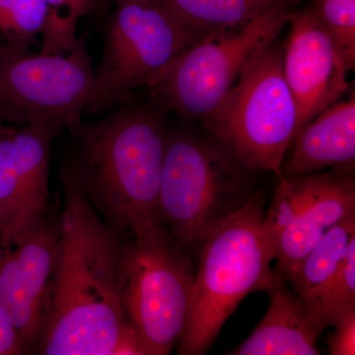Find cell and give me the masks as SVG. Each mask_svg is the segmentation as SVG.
I'll list each match as a JSON object with an SVG mask.
<instances>
[{"label":"cell","instance_id":"cell-1","mask_svg":"<svg viewBox=\"0 0 355 355\" xmlns=\"http://www.w3.org/2000/svg\"><path fill=\"white\" fill-rule=\"evenodd\" d=\"M64 207L51 309L39 354L112 355L130 324L118 287L119 233L96 211L64 165Z\"/></svg>","mask_w":355,"mask_h":355},{"label":"cell","instance_id":"cell-2","mask_svg":"<svg viewBox=\"0 0 355 355\" xmlns=\"http://www.w3.org/2000/svg\"><path fill=\"white\" fill-rule=\"evenodd\" d=\"M69 132V170L107 225L141 233L162 226L159 189L170 125L167 112L135 97ZM163 227V226H162Z\"/></svg>","mask_w":355,"mask_h":355},{"label":"cell","instance_id":"cell-3","mask_svg":"<svg viewBox=\"0 0 355 355\" xmlns=\"http://www.w3.org/2000/svg\"><path fill=\"white\" fill-rule=\"evenodd\" d=\"M209 133L170 125L159 189V218L184 253L198 257L258 189L254 175Z\"/></svg>","mask_w":355,"mask_h":355},{"label":"cell","instance_id":"cell-4","mask_svg":"<svg viewBox=\"0 0 355 355\" xmlns=\"http://www.w3.org/2000/svg\"><path fill=\"white\" fill-rule=\"evenodd\" d=\"M266 209L265 196L257 190L202 245L178 354H207L244 298L272 286L277 272L263 233Z\"/></svg>","mask_w":355,"mask_h":355},{"label":"cell","instance_id":"cell-5","mask_svg":"<svg viewBox=\"0 0 355 355\" xmlns=\"http://www.w3.org/2000/svg\"><path fill=\"white\" fill-rule=\"evenodd\" d=\"M277 40L247 65L234 86L202 121L205 132L252 171L282 179V165L298 132L297 107L282 70Z\"/></svg>","mask_w":355,"mask_h":355},{"label":"cell","instance_id":"cell-6","mask_svg":"<svg viewBox=\"0 0 355 355\" xmlns=\"http://www.w3.org/2000/svg\"><path fill=\"white\" fill-rule=\"evenodd\" d=\"M193 259L162 226L141 233H119V294L146 355L170 354L181 338L195 282Z\"/></svg>","mask_w":355,"mask_h":355},{"label":"cell","instance_id":"cell-7","mask_svg":"<svg viewBox=\"0 0 355 355\" xmlns=\"http://www.w3.org/2000/svg\"><path fill=\"white\" fill-rule=\"evenodd\" d=\"M103 31L95 70L94 99L85 114L102 116L153 87L164 70L202 35L184 24L158 0H114Z\"/></svg>","mask_w":355,"mask_h":355},{"label":"cell","instance_id":"cell-8","mask_svg":"<svg viewBox=\"0 0 355 355\" xmlns=\"http://www.w3.org/2000/svg\"><path fill=\"white\" fill-rule=\"evenodd\" d=\"M288 9H275L245 24L205 35L173 60L150 90L166 112L190 120L207 118L247 65L279 38Z\"/></svg>","mask_w":355,"mask_h":355},{"label":"cell","instance_id":"cell-9","mask_svg":"<svg viewBox=\"0 0 355 355\" xmlns=\"http://www.w3.org/2000/svg\"><path fill=\"white\" fill-rule=\"evenodd\" d=\"M96 74L84 42L64 53H32L0 41V123L76 127L94 99Z\"/></svg>","mask_w":355,"mask_h":355},{"label":"cell","instance_id":"cell-10","mask_svg":"<svg viewBox=\"0 0 355 355\" xmlns=\"http://www.w3.org/2000/svg\"><path fill=\"white\" fill-rule=\"evenodd\" d=\"M355 216L354 169L282 178L266 209L263 233L277 270L286 275L326 233Z\"/></svg>","mask_w":355,"mask_h":355},{"label":"cell","instance_id":"cell-11","mask_svg":"<svg viewBox=\"0 0 355 355\" xmlns=\"http://www.w3.org/2000/svg\"><path fill=\"white\" fill-rule=\"evenodd\" d=\"M287 24L282 70L297 107L299 132L349 90V70L310 3L293 9Z\"/></svg>","mask_w":355,"mask_h":355},{"label":"cell","instance_id":"cell-12","mask_svg":"<svg viewBox=\"0 0 355 355\" xmlns=\"http://www.w3.org/2000/svg\"><path fill=\"white\" fill-rule=\"evenodd\" d=\"M291 146V157L282 165V178L354 169V94L318 114L299 130Z\"/></svg>","mask_w":355,"mask_h":355},{"label":"cell","instance_id":"cell-13","mask_svg":"<svg viewBox=\"0 0 355 355\" xmlns=\"http://www.w3.org/2000/svg\"><path fill=\"white\" fill-rule=\"evenodd\" d=\"M270 304L251 335L231 350L233 355H318V338L324 330L292 287L277 272L266 291Z\"/></svg>","mask_w":355,"mask_h":355},{"label":"cell","instance_id":"cell-14","mask_svg":"<svg viewBox=\"0 0 355 355\" xmlns=\"http://www.w3.org/2000/svg\"><path fill=\"white\" fill-rule=\"evenodd\" d=\"M60 132H62L60 128L46 121H34L15 127L14 139L17 148L21 183L16 236L32 222L46 216L48 211L51 146Z\"/></svg>","mask_w":355,"mask_h":355},{"label":"cell","instance_id":"cell-15","mask_svg":"<svg viewBox=\"0 0 355 355\" xmlns=\"http://www.w3.org/2000/svg\"><path fill=\"white\" fill-rule=\"evenodd\" d=\"M60 221L44 216L20 231L12 247L26 282L49 318L60 245Z\"/></svg>","mask_w":355,"mask_h":355},{"label":"cell","instance_id":"cell-16","mask_svg":"<svg viewBox=\"0 0 355 355\" xmlns=\"http://www.w3.org/2000/svg\"><path fill=\"white\" fill-rule=\"evenodd\" d=\"M191 30L209 33L245 24L275 10H293L304 0H158Z\"/></svg>","mask_w":355,"mask_h":355},{"label":"cell","instance_id":"cell-17","mask_svg":"<svg viewBox=\"0 0 355 355\" xmlns=\"http://www.w3.org/2000/svg\"><path fill=\"white\" fill-rule=\"evenodd\" d=\"M355 238V216L331 227L321 241L286 275H282L306 307L312 304L335 277Z\"/></svg>","mask_w":355,"mask_h":355},{"label":"cell","instance_id":"cell-18","mask_svg":"<svg viewBox=\"0 0 355 355\" xmlns=\"http://www.w3.org/2000/svg\"><path fill=\"white\" fill-rule=\"evenodd\" d=\"M0 308L31 352L41 340L48 316L30 291L11 246L0 247Z\"/></svg>","mask_w":355,"mask_h":355},{"label":"cell","instance_id":"cell-19","mask_svg":"<svg viewBox=\"0 0 355 355\" xmlns=\"http://www.w3.org/2000/svg\"><path fill=\"white\" fill-rule=\"evenodd\" d=\"M14 125L0 123V247L10 246L17 234L21 183Z\"/></svg>","mask_w":355,"mask_h":355},{"label":"cell","instance_id":"cell-20","mask_svg":"<svg viewBox=\"0 0 355 355\" xmlns=\"http://www.w3.org/2000/svg\"><path fill=\"white\" fill-rule=\"evenodd\" d=\"M306 308L324 331L335 326L347 311L355 308V238L335 277L319 297Z\"/></svg>","mask_w":355,"mask_h":355},{"label":"cell","instance_id":"cell-21","mask_svg":"<svg viewBox=\"0 0 355 355\" xmlns=\"http://www.w3.org/2000/svg\"><path fill=\"white\" fill-rule=\"evenodd\" d=\"M49 11L46 0H0V41L29 49L43 34Z\"/></svg>","mask_w":355,"mask_h":355},{"label":"cell","instance_id":"cell-22","mask_svg":"<svg viewBox=\"0 0 355 355\" xmlns=\"http://www.w3.org/2000/svg\"><path fill=\"white\" fill-rule=\"evenodd\" d=\"M50 12L42 36V51L64 53L73 50L78 22L97 10L103 0H46Z\"/></svg>","mask_w":355,"mask_h":355},{"label":"cell","instance_id":"cell-23","mask_svg":"<svg viewBox=\"0 0 355 355\" xmlns=\"http://www.w3.org/2000/svg\"><path fill=\"white\" fill-rule=\"evenodd\" d=\"M349 71L355 69V0H310Z\"/></svg>","mask_w":355,"mask_h":355},{"label":"cell","instance_id":"cell-24","mask_svg":"<svg viewBox=\"0 0 355 355\" xmlns=\"http://www.w3.org/2000/svg\"><path fill=\"white\" fill-rule=\"evenodd\" d=\"M334 327L336 331L329 338V352L331 355H354L355 308L347 311Z\"/></svg>","mask_w":355,"mask_h":355},{"label":"cell","instance_id":"cell-25","mask_svg":"<svg viewBox=\"0 0 355 355\" xmlns=\"http://www.w3.org/2000/svg\"><path fill=\"white\" fill-rule=\"evenodd\" d=\"M28 354L24 343L9 321L6 313L0 308V355Z\"/></svg>","mask_w":355,"mask_h":355}]
</instances>
